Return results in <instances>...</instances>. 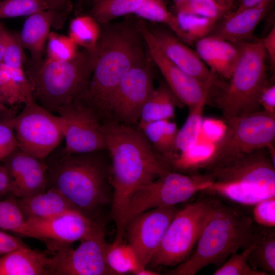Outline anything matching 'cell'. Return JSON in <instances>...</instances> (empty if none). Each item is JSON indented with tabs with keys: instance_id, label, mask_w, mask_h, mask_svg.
Here are the masks:
<instances>
[{
	"instance_id": "cell-1",
	"label": "cell",
	"mask_w": 275,
	"mask_h": 275,
	"mask_svg": "<svg viewBox=\"0 0 275 275\" xmlns=\"http://www.w3.org/2000/svg\"><path fill=\"white\" fill-rule=\"evenodd\" d=\"M103 124L110 160L111 214L117 230L130 195L170 170L137 127L113 122Z\"/></svg>"
},
{
	"instance_id": "cell-2",
	"label": "cell",
	"mask_w": 275,
	"mask_h": 275,
	"mask_svg": "<svg viewBox=\"0 0 275 275\" xmlns=\"http://www.w3.org/2000/svg\"><path fill=\"white\" fill-rule=\"evenodd\" d=\"M44 159L47 188L58 190L85 215L99 223L102 209L112 201L110 160L105 150L68 153L57 148ZM100 224V223H99Z\"/></svg>"
},
{
	"instance_id": "cell-3",
	"label": "cell",
	"mask_w": 275,
	"mask_h": 275,
	"mask_svg": "<svg viewBox=\"0 0 275 275\" xmlns=\"http://www.w3.org/2000/svg\"><path fill=\"white\" fill-rule=\"evenodd\" d=\"M260 231L243 209L215 198L211 214L193 252L168 273L195 275L210 264L220 266L230 255L250 246Z\"/></svg>"
},
{
	"instance_id": "cell-4",
	"label": "cell",
	"mask_w": 275,
	"mask_h": 275,
	"mask_svg": "<svg viewBox=\"0 0 275 275\" xmlns=\"http://www.w3.org/2000/svg\"><path fill=\"white\" fill-rule=\"evenodd\" d=\"M138 30L116 27L101 32L89 84L77 98L92 108L102 123L108 100L125 74L144 58Z\"/></svg>"
},
{
	"instance_id": "cell-5",
	"label": "cell",
	"mask_w": 275,
	"mask_h": 275,
	"mask_svg": "<svg viewBox=\"0 0 275 275\" xmlns=\"http://www.w3.org/2000/svg\"><path fill=\"white\" fill-rule=\"evenodd\" d=\"M204 173L211 179L206 192L240 205L275 196V163L268 148L225 160Z\"/></svg>"
},
{
	"instance_id": "cell-6",
	"label": "cell",
	"mask_w": 275,
	"mask_h": 275,
	"mask_svg": "<svg viewBox=\"0 0 275 275\" xmlns=\"http://www.w3.org/2000/svg\"><path fill=\"white\" fill-rule=\"evenodd\" d=\"M97 56V49H84L69 60L46 58L32 63L25 72L33 87L34 100L53 113L73 101L86 89Z\"/></svg>"
},
{
	"instance_id": "cell-7",
	"label": "cell",
	"mask_w": 275,
	"mask_h": 275,
	"mask_svg": "<svg viewBox=\"0 0 275 275\" xmlns=\"http://www.w3.org/2000/svg\"><path fill=\"white\" fill-rule=\"evenodd\" d=\"M239 57L216 102L226 121L260 109L261 93L269 82L262 39L236 43Z\"/></svg>"
},
{
	"instance_id": "cell-8",
	"label": "cell",
	"mask_w": 275,
	"mask_h": 275,
	"mask_svg": "<svg viewBox=\"0 0 275 275\" xmlns=\"http://www.w3.org/2000/svg\"><path fill=\"white\" fill-rule=\"evenodd\" d=\"M210 184L206 174L190 175L170 171L139 187L127 199L114 242L122 241L126 223L136 215L158 207L175 206L206 191Z\"/></svg>"
},
{
	"instance_id": "cell-9",
	"label": "cell",
	"mask_w": 275,
	"mask_h": 275,
	"mask_svg": "<svg viewBox=\"0 0 275 275\" xmlns=\"http://www.w3.org/2000/svg\"><path fill=\"white\" fill-rule=\"evenodd\" d=\"M214 198H202L178 209L149 264L177 266L193 252L212 211Z\"/></svg>"
},
{
	"instance_id": "cell-10",
	"label": "cell",
	"mask_w": 275,
	"mask_h": 275,
	"mask_svg": "<svg viewBox=\"0 0 275 275\" xmlns=\"http://www.w3.org/2000/svg\"><path fill=\"white\" fill-rule=\"evenodd\" d=\"M224 121L225 132L215 144L206 172L225 160L274 145L275 114L260 109Z\"/></svg>"
},
{
	"instance_id": "cell-11",
	"label": "cell",
	"mask_w": 275,
	"mask_h": 275,
	"mask_svg": "<svg viewBox=\"0 0 275 275\" xmlns=\"http://www.w3.org/2000/svg\"><path fill=\"white\" fill-rule=\"evenodd\" d=\"M15 134L17 147L40 159H44L64 139L62 120L35 100L25 104L17 115L7 118Z\"/></svg>"
},
{
	"instance_id": "cell-12",
	"label": "cell",
	"mask_w": 275,
	"mask_h": 275,
	"mask_svg": "<svg viewBox=\"0 0 275 275\" xmlns=\"http://www.w3.org/2000/svg\"><path fill=\"white\" fill-rule=\"evenodd\" d=\"M46 243L53 252L51 257H48V274L115 275L106 260L109 244L104 231L80 241L75 249L70 244Z\"/></svg>"
},
{
	"instance_id": "cell-13",
	"label": "cell",
	"mask_w": 275,
	"mask_h": 275,
	"mask_svg": "<svg viewBox=\"0 0 275 275\" xmlns=\"http://www.w3.org/2000/svg\"><path fill=\"white\" fill-rule=\"evenodd\" d=\"M144 58L123 76L107 104L103 124L137 127L141 109L154 90L150 64Z\"/></svg>"
},
{
	"instance_id": "cell-14",
	"label": "cell",
	"mask_w": 275,
	"mask_h": 275,
	"mask_svg": "<svg viewBox=\"0 0 275 275\" xmlns=\"http://www.w3.org/2000/svg\"><path fill=\"white\" fill-rule=\"evenodd\" d=\"M56 113L63 123L65 152L85 153L106 149L103 124L92 108L75 99Z\"/></svg>"
},
{
	"instance_id": "cell-15",
	"label": "cell",
	"mask_w": 275,
	"mask_h": 275,
	"mask_svg": "<svg viewBox=\"0 0 275 275\" xmlns=\"http://www.w3.org/2000/svg\"><path fill=\"white\" fill-rule=\"evenodd\" d=\"M137 30L146 43L151 59L163 75L166 84L183 105L190 109L203 99H208L215 79L201 81L175 65L164 54L152 31L144 22H138Z\"/></svg>"
},
{
	"instance_id": "cell-16",
	"label": "cell",
	"mask_w": 275,
	"mask_h": 275,
	"mask_svg": "<svg viewBox=\"0 0 275 275\" xmlns=\"http://www.w3.org/2000/svg\"><path fill=\"white\" fill-rule=\"evenodd\" d=\"M103 231L100 224L76 210L51 218H26L19 234L45 243L70 244Z\"/></svg>"
},
{
	"instance_id": "cell-17",
	"label": "cell",
	"mask_w": 275,
	"mask_h": 275,
	"mask_svg": "<svg viewBox=\"0 0 275 275\" xmlns=\"http://www.w3.org/2000/svg\"><path fill=\"white\" fill-rule=\"evenodd\" d=\"M177 210L175 206L158 207L142 212L126 223L125 232L128 244L141 268L149 265Z\"/></svg>"
},
{
	"instance_id": "cell-18",
	"label": "cell",
	"mask_w": 275,
	"mask_h": 275,
	"mask_svg": "<svg viewBox=\"0 0 275 275\" xmlns=\"http://www.w3.org/2000/svg\"><path fill=\"white\" fill-rule=\"evenodd\" d=\"M2 162L11 179V194L16 198L28 197L46 190L48 168L44 159L17 148Z\"/></svg>"
},
{
	"instance_id": "cell-19",
	"label": "cell",
	"mask_w": 275,
	"mask_h": 275,
	"mask_svg": "<svg viewBox=\"0 0 275 275\" xmlns=\"http://www.w3.org/2000/svg\"><path fill=\"white\" fill-rule=\"evenodd\" d=\"M273 3V0H265L254 7L232 12L222 18L208 35L234 44L247 41Z\"/></svg>"
},
{
	"instance_id": "cell-20",
	"label": "cell",
	"mask_w": 275,
	"mask_h": 275,
	"mask_svg": "<svg viewBox=\"0 0 275 275\" xmlns=\"http://www.w3.org/2000/svg\"><path fill=\"white\" fill-rule=\"evenodd\" d=\"M152 32L164 54L185 73L203 82L215 79L216 75L204 63L197 52L180 39L163 31Z\"/></svg>"
},
{
	"instance_id": "cell-21",
	"label": "cell",
	"mask_w": 275,
	"mask_h": 275,
	"mask_svg": "<svg viewBox=\"0 0 275 275\" xmlns=\"http://www.w3.org/2000/svg\"><path fill=\"white\" fill-rule=\"evenodd\" d=\"M195 43L196 51L209 70L228 80L239 57L238 45L208 35L198 40Z\"/></svg>"
},
{
	"instance_id": "cell-22",
	"label": "cell",
	"mask_w": 275,
	"mask_h": 275,
	"mask_svg": "<svg viewBox=\"0 0 275 275\" xmlns=\"http://www.w3.org/2000/svg\"><path fill=\"white\" fill-rule=\"evenodd\" d=\"M60 10L42 11L29 16L25 20L18 37L23 48L29 51L32 63L42 60L50 29L59 18Z\"/></svg>"
},
{
	"instance_id": "cell-23",
	"label": "cell",
	"mask_w": 275,
	"mask_h": 275,
	"mask_svg": "<svg viewBox=\"0 0 275 275\" xmlns=\"http://www.w3.org/2000/svg\"><path fill=\"white\" fill-rule=\"evenodd\" d=\"M16 199L25 219L51 218L79 210L63 194L52 188L28 197Z\"/></svg>"
},
{
	"instance_id": "cell-24",
	"label": "cell",
	"mask_w": 275,
	"mask_h": 275,
	"mask_svg": "<svg viewBox=\"0 0 275 275\" xmlns=\"http://www.w3.org/2000/svg\"><path fill=\"white\" fill-rule=\"evenodd\" d=\"M33 100V87L23 68L0 63V101L3 106L15 109Z\"/></svg>"
},
{
	"instance_id": "cell-25",
	"label": "cell",
	"mask_w": 275,
	"mask_h": 275,
	"mask_svg": "<svg viewBox=\"0 0 275 275\" xmlns=\"http://www.w3.org/2000/svg\"><path fill=\"white\" fill-rule=\"evenodd\" d=\"M48 256L27 245L0 256V275H48Z\"/></svg>"
},
{
	"instance_id": "cell-26",
	"label": "cell",
	"mask_w": 275,
	"mask_h": 275,
	"mask_svg": "<svg viewBox=\"0 0 275 275\" xmlns=\"http://www.w3.org/2000/svg\"><path fill=\"white\" fill-rule=\"evenodd\" d=\"M183 105L166 84L154 89L145 102L140 112L137 127L141 129L149 123L174 118L175 108Z\"/></svg>"
},
{
	"instance_id": "cell-27",
	"label": "cell",
	"mask_w": 275,
	"mask_h": 275,
	"mask_svg": "<svg viewBox=\"0 0 275 275\" xmlns=\"http://www.w3.org/2000/svg\"><path fill=\"white\" fill-rule=\"evenodd\" d=\"M215 144L196 143L184 151L178 152L167 162L170 171L186 174L204 173L209 168L213 156Z\"/></svg>"
},
{
	"instance_id": "cell-28",
	"label": "cell",
	"mask_w": 275,
	"mask_h": 275,
	"mask_svg": "<svg viewBox=\"0 0 275 275\" xmlns=\"http://www.w3.org/2000/svg\"><path fill=\"white\" fill-rule=\"evenodd\" d=\"M140 129L166 164L177 154L176 142L179 129L176 123L161 120L147 124Z\"/></svg>"
},
{
	"instance_id": "cell-29",
	"label": "cell",
	"mask_w": 275,
	"mask_h": 275,
	"mask_svg": "<svg viewBox=\"0 0 275 275\" xmlns=\"http://www.w3.org/2000/svg\"><path fill=\"white\" fill-rule=\"evenodd\" d=\"M248 258L250 266L267 275L275 274V231L274 228L263 227Z\"/></svg>"
},
{
	"instance_id": "cell-30",
	"label": "cell",
	"mask_w": 275,
	"mask_h": 275,
	"mask_svg": "<svg viewBox=\"0 0 275 275\" xmlns=\"http://www.w3.org/2000/svg\"><path fill=\"white\" fill-rule=\"evenodd\" d=\"M101 34L98 22L91 15L77 17L69 25V37L85 50L97 49Z\"/></svg>"
},
{
	"instance_id": "cell-31",
	"label": "cell",
	"mask_w": 275,
	"mask_h": 275,
	"mask_svg": "<svg viewBox=\"0 0 275 275\" xmlns=\"http://www.w3.org/2000/svg\"><path fill=\"white\" fill-rule=\"evenodd\" d=\"M134 14L143 19L166 25L179 39L185 42L184 35L176 15L168 10L163 0H144Z\"/></svg>"
},
{
	"instance_id": "cell-32",
	"label": "cell",
	"mask_w": 275,
	"mask_h": 275,
	"mask_svg": "<svg viewBox=\"0 0 275 275\" xmlns=\"http://www.w3.org/2000/svg\"><path fill=\"white\" fill-rule=\"evenodd\" d=\"M144 0H95L91 10L98 23H107L122 16L134 13Z\"/></svg>"
},
{
	"instance_id": "cell-33",
	"label": "cell",
	"mask_w": 275,
	"mask_h": 275,
	"mask_svg": "<svg viewBox=\"0 0 275 275\" xmlns=\"http://www.w3.org/2000/svg\"><path fill=\"white\" fill-rule=\"evenodd\" d=\"M207 100V99H203L189 109L185 122L178 132L176 142L177 153L188 149L198 143L203 119V113Z\"/></svg>"
},
{
	"instance_id": "cell-34",
	"label": "cell",
	"mask_w": 275,
	"mask_h": 275,
	"mask_svg": "<svg viewBox=\"0 0 275 275\" xmlns=\"http://www.w3.org/2000/svg\"><path fill=\"white\" fill-rule=\"evenodd\" d=\"M106 260L109 268L115 275L129 273L133 274L141 268L136 255L128 243L109 244Z\"/></svg>"
},
{
	"instance_id": "cell-35",
	"label": "cell",
	"mask_w": 275,
	"mask_h": 275,
	"mask_svg": "<svg viewBox=\"0 0 275 275\" xmlns=\"http://www.w3.org/2000/svg\"><path fill=\"white\" fill-rule=\"evenodd\" d=\"M175 6L177 14L209 18L218 21L231 13L214 0H179L175 3Z\"/></svg>"
},
{
	"instance_id": "cell-36",
	"label": "cell",
	"mask_w": 275,
	"mask_h": 275,
	"mask_svg": "<svg viewBox=\"0 0 275 275\" xmlns=\"http://www.w3.org/2000/svg\"><path fill=\"white\" fill-rule=\"evenodd\" d=\"M49 9H56L47 0H3L0 2V19L29 16Z\"/></svg>"
},
{
	"instance_id": "cell-37",
	"label": "cell",
	"mask_w": 275,
	"mask_h": 275,
	"mask_svg": "<svg viewBox=\"0 0 275 275\" xmlns=\"http://www.w3.org/2000/svg\"><path fill=\"white\" fill-rule=\"evenodd\" d=\"M255 241L248 248L242 250L241 253L236 252L230 255L213 274L267 275L263 271L254 269L249 263V256Z\"/></svg>"
},
{
	"instance_id": "cell-38",
	"label": "cell",
	"mask_w": 275,
	"mask_h": 275,
	"mask_svg": "<svg viewBox=\"0 0 275 275\" xmlns=\"http://www.w3.org/2000/svg\"><path fill=\"white\" fill-rule=\"evenodd\" d=\"M47 59L54 61H67L75 57L78 46L68 36L50 32L47 40Z\"/></svg>"
},
{
	"instance_id": "cell-39",
	"label": "cell",
	"mask_w": 275,
	"mask_h": 275,
	"mask_svg": "<svg viewBox=\"0 0 275 275\" xmlns=\"http://www.w3.org/2000/svg\"><path fill=\"white\" fill-rule=\"evenodd\" d=\"M25 222L15 197L0 201V229L20 234Z\"/></svg>"
},
{
	"instance_id": "cell-40",
	"label": "cell",
	"mask_w": 275,
	"mask_h": 275,
	"mask_svg": "<svg viewBox=\"0 0 275 275\" xmlns=\"http://www.w3.org/2000/svg\"><path fill=\"white\" fill-rule=\"evenodd\" d=\"M23 49L18 35L8 31L2 63L10 67L23 68Z\"/></svg>"
},
{
	"instance_id": "cell-41",
	"label": "cell",
	"mask_w": 275,
	"mask_h": 275,
	"mask_svg": "<svg viewBox=\"0 0 275 275\" xmlns=\"http://www.w3.org/2000/svg\"><path fill=\"white\" fill-rule=\"evenodd\" d=\"M252 210V219L262 227L274 228L275 196L263 199L255 205Z\"/></svg>"
},
{
	"instance_id": "cell-42",
	"label": "cell",
	"mask_w": 275,
	"mask_h": 275,
	"mask_svg": "<svg viewBox=\"0 0 275 275\" xmlns=\"http://www.w3.org/2000/svg\"><path fill=\"white\" fill-rule=\"evenodd\" d=\"M17 148L14 131L6 118L0 121V161Z\"/></svg>"
},
{
	"instance_id": "cell-43",
	"label": "cell",
	"mask_w": 275,
	"mask_h": 275,
	"mask_svg": "<svg viewBox=\"0 0 275 275\" xmlns=\"http://www.w3.org/2000/svg\"><path fill=\"white\" fill-rule=\"evenodd\" d=\"M226 129V124L223 120L203 118L200 135H202L209 143L215 144L222 139Z\"/></svg>"
},
{
	"instance_id": "cell-44",
	"label": "cell",
	"mask_w": 275,
	"mask_h": 275,
	"mask_svg": "<svg viewBox=\"0 0 275 275\" xmlns=\"http://www.w3.org/2000/svg\"><path fill=\"white\" fill-rule=\"evenodd\" d=\"M259 102L263 110L275 114V86L269 83L263 89Z\"/></svg>"
},
{
	"instance_id": "cell-45",
	"label": "cell",
	"mask_w": 275,
	"mask_h": 275,
	"mask_svg": "<svg viewBox=\"0 0 275 275\" xmlns=\"http://www.w3.org/2000/svg\"><path fill=\"white\" fill-rule=\"evenodd\" d=\"M25 246L20 239L0 230V256Z\"/></svg>"
},
{
	"instance_id": "cell-46",
	"label": "cell",
	"mask_w": 275,
	"mask_h": 275,
	"mask_svg": "<svg viewBox=\"0 0 275 275\" xmlns=\"http://www.w3.org/2000/svg\"><path fill=\"white\" fill-rule=\"evenodd\" d=\"M262 44L268 58L271 66L274 68L275 65V27L273 26L268 34L262 39Z\"/></svg>"
},
{
	"instance_id": "cell-47",
	"label": "cell",
	"mask_w": 275,
	"mask_h": 275,
	"mask_svg": "<svg viewBox=\"0 0 275 275\" xmlns=\"http://www.w3.org/2000/svg\"><path fill=\"white\" fill-rule=\"evenodd\" d=\"M11 181L9 175L3 164H0V198L11 194Z\"/></svg>"
},
{
	"instance_id": "cell-48",
	"label": "cell",
	"mask_w": 275,
	"mask_h": 275,
	"mask_svg": "<svg viewBox=\"0 0 275 275\" xmlns=\"http://www.w3.org/2000/svg\"><path fill=\"white\" fill-rule=\"evenodd\" d=\"M8 30L0 23V63L3 62V54L6 43Z\"/></svg>"
},
{
	"instance_id": "cell-49",
	"label": "cell",
	"mask_w": 275,
	"mask_h": 275,
	"mask_svg": "<svg viewBox=\"0 0 275 275\" xmlns=\"http://www.w3.org/2000/svg\"><path fill=\"white\" fill-rule=\"evenodd\" d=\"M239 1L238 6L235 11L238 12L241 10L254 7L258 5L265 0H238Z\"/></svg>"
},
{
	"instance_id": "cell-50",
	"label": "cell",
	"mask_w": 275,
	"mask_h": 275,
	"mask_svg": "<svg viewBox=\"0 0 275 275\" xmlns=\"http://www.w3.org/2000/svg\"><path fill=\"white\" fill-rule=\"evenodd\" d=\"M133 274L135 275H158V272L148 269L146 267L141 268L135 271Z\"/></svg>"
},
{
	"instance_id": "cell-51",
	"label": "cell",
	"mask_w": 275,
	"mask_h": 275,
	"mask_svg": "<svg viewBox=\"0 0 275 275\" xmlns=\"http://www.w3.org/2000/svg\"><path fill=\"white\" fill-rule=\"evenodd\" d=\"M56 9L61 10L64 6L66 0H47Z\"/></svg>"
},
{
	"instance_id": "cell-52",
	"label": "cell",
	"mask_w": 275,
	"mask_h": 275,
	"mask_svg": "<svg viewBox=\"0 0 275 275\" xmlns=\"http://www.w3.org/2000/svg\"><path fill=\"white\" fill-rule=\"evenodd\" d=\"M226 1H227L230 8L232 10L234 6V3L236 0H226Z\"/></svg>"
},
{
	"instance_id": "cell-53",
	"label": "cell",
	"mask_w": 275,
	"mask_h": 275,
	"mask_svg": "<svg viewBox=\"0 0 275 275\" xmlns=\"http://www.w3.org/2000/svg\"><path fill=\"white\" fill-rule=\"evenodd\" d=\"M4 108H5V107L3 106L0 101V111H2V109Z\"/></svg>"
},
{
	"instance_id": "cell-54",
	"label": "cell",
	"mask_w": 275,
	"mask_h": 275,
	"mask_svg": "<svg viewBox=\"0 0 275 275\" xmlns=\"http://www.w3.org/2000/svg\"><path fill=\"white\" fill-rule=\"evenodd\" d=\"M173 1L174 2V3H175L177 2V1H178L179 0H173Z\"/></svg>"
}]
</instances>
